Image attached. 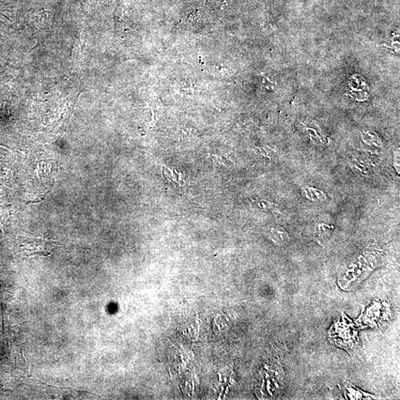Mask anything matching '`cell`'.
<instances>
[{
    "label": "cell",
    "mask_w": 400,
    "mask_h": 400,
    "mask_svg": "<svg viewBox=\"0 0 400 400\" xmlns=\"http://www.w3.org/2000/svg\"><path fill=\"white\" fill-rule=\"evenodd\" d=\"M52 243L42 239L33 238L30 242L26 244L25 251L30 255H47L50 254Z\"/></svg>",
    "instance_id": "cell-1"
},
{
    "label": "cell",
    "mask_w": 400,
    "mask_h": 400,
    "mask_svg": "<svg viewBox=\"0 0 400 400\" xmlns=\"http://www.w3.org/2000/svg\"><path fill=\"white\" fill-rule=\"evenodd\" d=\"M211 158L215 163H218L219 165H225V163H224V159L223 158L216 155H213L211 156Z\"/></svg>",
    "instance_id": "cell-2"
}]
</instances>
